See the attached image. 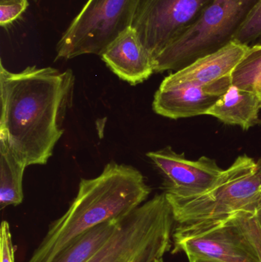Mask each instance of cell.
Listing matches in <instances>:
<instances>
[{
    "instance_id": "6da1fadb",
    "label": "cell",
    "mask_w": 261,
    "mask_h": 262,
    "mask_svg": "<svg viewBox=\"0 0 261 262\" xmlns=\"http://www.w3.org/2000/svg\"><path fill=\"white\" fill-rule=\"evenodd\" d=\"M70 69L29 66L9 72L0 64V143L26 166L44 165L64 134L73 103Z\"/></svg>"
},
{
    "instance_id": "7a4b0ae2",
    "label": "cell",
    "mask_w": 261,
    "mask_h": 262,
    "mask_svg": "<svg viewBox=\"0 0 261 262\" xmlns=\"http://www.w3.org/2000/svg\"><path fill=\"white\" fill-rule=\"evenodd\" d=\"M151 192L143 174L129 165L107 163L98 177L81 179L65 213L51 224L27 262H51L88 229L121 220L145 203Z\"/></svg>"
},
{
    "instance_id": "3957f363",
    "label": "cell",
    "mask_w": 261,
    "mask_h": 262,
    "mask_svg": "<svg viewBox=\"0 0 261 262\" xmlns=\"http://www.w3.org/2000/svg\"><path fill=\"white\" fill-rule=\"evenodd\" d=\"M173 238V253L222 262H261V195L223 218L179 224Z\"/></svg>"
},
{
    "instance_id": "277c9868",
    "label": "cell",
    "mask_w": 261,
    "mask_h": 262,
    "mask_svg": "<svg viewBox=\"0 0 261 262\" xmlns=\"http://www.w3.org/2000/svg\"><path fill=\"white\" fill-rule=\"evenodd\" d=\"M257 1L211 0L196 23L155 58V72H176L231 42Z\"/></svg>"
},
{
    "instance_id": "5b68a950",
    "label": "cell",
    "mask_w": 261,
    "mask_h": 262,
    "mask_svg": "<svg viewBox=\"0 0 261 262\" xmlns=\"http://www.w3.org/2000/svg\"><path fill=\"white\" fill-rule=\"evenodd\" d=\"M167 195L175 221L188 224L223 218L255 201L261 195V157L254 160L240 156L225 169L216 185L191 197Z\"/></svg>"
},
{
    "instance_id": "8992f818",
    "label": "cell",
    "mask_w": 261,
    "mask_h": 262,
    "mask_svg": "<svg viewBox=\"0 0 261 262\" xmlns=\"http://www.w3.org/2000/svg\"><path fill=\"white\" fill-rule=\"evenodd\" d=\"M174 215L165 192L157 194L121 220L119 229L87 262H136L170 252Z\"/></svg>"
},
{
    "instance_id": "52a82bcc",
    "label": "cell",
    "mask_w": 261,
    "mask_h": 262,
    "mask_svg": "<svg viewBox=\"0 0 261 262\" xmlns=\"http://www.w3.org/2000/svg\"><path fill=\"white\" fill-rule=\"evenodd\" d=\"M139 0H87L56 46V59L84 55L101 56L131 27Z\"/></svg>"
},
{
    "instance_id": "ba28073f",
    "label": "cell",
    "mask_w": 261,
    "mask_h": 262,
    "mask_svg": "<svg viewBox=\"0 0 261 262\" xmlns=\"http://www.w3.org/2000/svg\"><path fill=\"white\" fill-rule=\"evenodd\" d=\"M211 0H139L132 28L153 59L199 18Z\"/></svg>"
},
{
    "instance_id": "9c48e42d",
    "label": "cell",
    "mask_w": 261,
    "mask_h": 262,
    "mask_svg": "<svg viewBox=\"0 0 261 262\" xmlns=\"http://www.w3.org/2000/svg\"><path fill=\"white\" fill-rule=\"evenodd\" d=\"M147 157L165 177L167 195L191 197L200 195L216 185L225 169L209 157L197 160L185 158L184 154L175 152L171 146L147 152Z\"/></svg>"
},
{
    "instance_id": "30bf717a",
    "label": "cell",
    "mask_w": 261,
    "mask_h": 262,
    "mask_svg": "<svg viewBox=\"0 0 261 262\" xmlns=\"http://www.w3.org/2000/svg\"><path fill=\"white\" fill-rule=\"evenodd\" d=\"M232 84V77H228L206 85L159 86L153 109L157 115L174 120L206 115Z\"/></svg>"
},
{
    "instance_id": "8fae6325",
    "label": "cell",
    "mask_w": 261,
    "mask_h": 262,
    "mask_svg": "<svg viewBox=\"0 0 261 262\" xmlns=\"http://www.w3.org/2000/svg\"><path fill=\"white\" fill-rule=\"evenodd\" d=\"M250 47L231 41L222 49L198 58L185 67L164 78L162 87L196 84L206 85L228 77H232Z\"/></svg>"
},
{
    "instance_id": "7c38bea8",
    "label": "cell",
    "mask_w": 261,
    "mask_h": 262,
    "mask_svg": "<svg viewBox=\"0 0 261 262\" xmlns=\"http://www.w3.org/2000/svg\"><path fill=\"white\" fill-rule=\"evenodd\" d=\"M106 66L123 81L136 85L154 73V59L130 27L121 33L101 55Z\"/></svg>"
},
{
    "instance_id": "4fadbf2b",
    "label": "cell",
    "mask_w": 261,
    "mask_h": 262,
    "mask_svg": "<svg viewBox=\"0 0 261 262\" xmlns=\"http://www.w3.org/2000/svg\"><path fill=\"white\" fill-rule=\"evenodd\" d=\"M260 99L256 92L232 84L206 115L215 117L225 124L248 130L260 124Z\"/></svg>"
},
{
    "instance_id": "5bb4252c",
    "label": "cell",
    "mask_w": 261,
    "mask_h": 262,
    "mask_svg": "<svg viewBox=\"0 0 261 262\" xmlns=\"http://www.w3.org/2000/svg\"><path fill=\"white\" fill-rule=\"evenodd\" d=\"M122 219L102 223L86 231L70 242L51 262L88 261L114 235Z\"/></svg>"
},
{
    "instance_id": "9a60e30c",
    "label": "cell",
    "mask_w": 261,
    "mask_h": 262,
    "mask_svg": "<svg viewBox=\"0 0 261 262\" xmlns=\"http://www.w3.org/2000/svg\"><path fill=\"white\" fill-rule=\"evenodd\" d=\"M27 166L0 143V207L16 206L22 203V180Z\"/></svg>"
},
{
    "instance_id": "2e32d148",
    "label": "cell",
    "mask_w": 261,
    "mask_h": 262,
    "mask_svg": "<svg viewBox=\"0 0 261 262\" xmlns=\"http://www.w3.org/2000/svg\"><path fill=\"white\" fill-rule=\"evenodd\" d=\"M233 84L261 94V45L250 47L232 75Z\"/></svg>"
},
{
    "instance_id": "e0dca14e",
    "label": "cell",
    "mask_w": 261,
    "mask_h": 262,
    "mask_svg": "<svg viewBox=\"0 0 261 262\" xmlns=\"http://www.w3.org/2000/svg\"><path fill=\"white\" fill-rule=\"evenodd\" d=\"M233 41L248 47L261 45V0H257L234 35Z\"/></svg>"
},
{
    "instance_id": "ac0fdd59",
    "label": "cell",
    "mask_w": 261,
    "mask_h": 262,
    "mask_svg": "<svg viewBox=\"0 0 261 262\" xmlns=\"http://www.w3.org/2000/svg\"><path fill=\"white\" fill-rule=\"evenodd\" d=\"M28 0H15L0 3V25L6 28L18 19L29 7Z\"/></svg>"
},
{
    "instance_id": "d6986e66",
    "label": "cell",
    "mask_w": 261,
    "mask_h": 262,
    "mask_svg": "<svg viewBox=\"0 0 261 262\" xmlns=\"http://www.w3.org/2000/svg\"><path fill=\"white\" fill-rule=\"evenodd\" d=\"M0 258L1 262H15L12 233L8 222H2L0 228Z\"/></svg>"
},
{
    "instance_id": "ffe728a7",
    "label": "cell",
    "mask_w": 261,
    "mask_h": 262,
    "mask_svg": "<svg viewBox=\"0 0 261 262\" xmlns=\"http://www.w3.org/2000/svg\"><path fill=\"white\" fill-rule=\"evenodd\" d=\"M165 254L167 253L165 252H156V253L148 255L136 262H165L164 256Z\"/></svg>"
},
{
    "instance_id": "44dd1931",
    "label": "cell",
    "mask_w": 261,
    "mask_h": 262,
    "mask_svg": "<svg viewBox=\"0 0 261 262\" xmlns=\"http://www.w3.org/2000/svg\"><path fill=\"white\" fill-rule=\"evenodd\" d=\"M189 262H222L215 258H207L202 256H189L188 257Z\"/></svg>"
},
{
    "instance_id": "7402d4cb",
    "label": "cell",
    "mask_w": 261,
    "mask_h": 262,
    "mask_svg": "<svg viewBox=\"0 0 261 262\" xmlns=\"http://www.w3.org/2000/svg\"><path fill=\"white\" fill-rule=\"evenodd\" d=\"M15 1V0H0V3H7V2Z\"/></svg>"
},
{
    "instance_id": "603a6c76",
    "label": "cell",
    "mask_w": 261,
    "mask_h": 262,
    "mask_svg": "<svg viewBox=\"0 0 261 262\" xmlns=\"http://www.w3.org/2000/svg\"><path fill=\"white\" fill-rule=\"evenodd\" d=\"M259 98H260V102H261V94L260 95H258Z\"/></svg>"
},
{
    "instance_id": "cb8c5ba5",
    "label": "cell",
    "mask_w": 261,
    "mask_h": 262,
    "mask_svg": "<svg viewBox=\"0 0 261 262\" xmlns=\"http://www.w3.org/2000/svg\"><path fill=\"white\" fill-rule=\"evenodd\" d=\"M33 1L37 2L38 0H33Z\"/></svg>"
}]
</instances>
